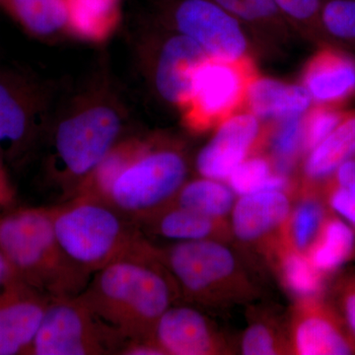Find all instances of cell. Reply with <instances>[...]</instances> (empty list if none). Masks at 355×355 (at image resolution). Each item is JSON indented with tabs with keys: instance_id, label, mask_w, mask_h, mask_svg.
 I'll list each match as a JSON object with an SVG mask.
<instances>
[{
	"instance_id": "cell-38",
	"label": "cell",
	"mask_w": 355,
	"mask_h": 355,
	"mask_svg": "<svg viewBox=\"0 0 355 355\" xmlns=\"http://www.w3.org/2000/svg\"><path fill=\"white\" fill-rule=\"evenodd\" d=\"M15 197V190L7 172L6 161L0 154V209L12 207Z\"/></svg>"
},
{
	"instance_id": "cell-23",
	"label": "cell",
	"mask_w": 355,
	"mask_h": 355,
	"mask_svg": "<svg viewBox=\"0 0 355 355\" xmlns=\"http://www.w3.org/2000/svg\"><path fill=\"white\" fill-rule=\"evenodd\" d=\"M67 32L81 41L101 44L118 29L121 0H64Z\"/></svg>"
},
{
	"instance_id": "cell-36",
	"label": "cell",
	"mask_w": 355,
	"mask_h": 355,
	"mask_svg": "<svg viewBox=\"0 0 355 355\" xmlns=\"http://www.w3.org/2000/svg\"><path fill=\"white\" fill-rule=\"evenodd\" d=\"M284 19L309 29L322 27L324 0H273Z\"/></svg>"
},
{
	"instance_id": "cell-6",
	"label": "cell",
	"mask_w": 355,
	"mask_h": 355,
	"mask_svg": "<svg viewBox=\"0 0 355 355\" xmlns=\"http://www.w3.org/2000/svg\"><path fill=\"white\" fill-rule=\"evenodd\" d=\"M189 164L181 144L149 137L144 153L114 182L109 203L140 224L174 202L188 180Z\"/></svg>"
},
{
	"instance_id": "cell-14",
	"label": "cell",
	"mask_w": 355,
	"mask_h": 355,
	"mask_svg": "<svg viewBox=\"0 0 355 355\" xmlns=\"http://www.w3.org/2000/svg\"><path fill=\"white\" fill-rule=\"evenodd\" d=\"M209 58L200 44L184 35L176 32L165 39L147 62L159 97L181 108L190 95L196 71Z\"/></svg>"
},
{
	"instance_id": "cell-5",
	"label": "cell",
	"mask_w": 355,
	"mask_h": 355,
	"mask_svg": "<svg viewBox=\"0 0 355 355\" xmlns=\"http://www.w3.org/2000/svg\"><path fill=\"white\" fill-rule=\"evenodd\" d=\"M157 248L180 297L211 309H223L256 298V286L225 242H175Z\"/></svg>"
},
{
	"instance_id": "cell-30",
	"label": "cell",
	"mask_w": 355,
	"mask_h": 355,
	"mask_svg": "<svg viewBox=\"0 0 355 355\" xmlns=\"http://www.w3.org/2000/svg\"><path fill=\"white\" fill-rule=\"evenodd\" d=\"M240 350L245 355L291 354L288 333H284L272 317L252 315L243 334Z\"/></svg>"
},
{
	"instance_id": "cell-18",
	"label": "cell",
	"mask_w": 355,
	"mask_h": 355,
	"mask_svg": "<svg viewBox=\"0 0 355 355\" xmlns=\"http://www.w3.org/2000/svg\"><path fill=\"white\" fill-rule=\"evenodd\" d=\"M144 233L160 236L175 242L217 240L232 238L229 221L211 218L193 210L171 203L140 224Z\"/></svg>"
},
{
	"instance_id": "cell-2",
	"label": "cell",
	"mask_w": 355,
	"mask_h": 355,
	"mask_svg": "<svg viewBox=\"0 0 355 355\" xmlns=\"http://www.w3.org/2000/svg\"><path fill=\"white\" fill-rule=\"evenodd\" d=\"M125 121V107L104 86L76 96L60 114L50 130L46 172L67 200L120 141Z\"/></svg>"
},
{
	"instance_id": "cell-20",
	"label": "cell",
	"mask_w": 355,
	"mask_h": 355,
	"mask_svg": "<svg viewBox=\"0 0 355 355\" xmlns=\"http://www.w3.org/2000/svg\"><path fill=\"white\" fill-rule=\"evenodd\" d=\"M313 105L303 85L257 76L248 92L245 110L261 121H277L304 114Z\"/></svg>"
},
{
	"instance_id": "cell-13",
	"label": "cell",
	"mask_w": 355,
	"mask_h": 355,
	"mask_svg": "<svg viewBox=\"0 0 355 355\" xmlns=\"http://www.w3.org/2000/svg\"><path fill=\"white\" fill-rule=\"evenodd\" d=\"M51 298L13 277L0 291V355L32 354Z\"/></svg>"
},
{
	"instance_id": "cell-39",
	"label": "cell",
	"mask_w": 355,
	"mask_h": 355,
	"mask_svg": "<svg viewBox=\"0 0 355 355\" xmlns=\"http://www.w3.org/2000/svg\"><path fill=\"white\" fill-rule=\"evenodd\" d=\"M14 277L12 270L6 256L0 250V291L6 286L7 282H10Z\"/></svg>"
},
{
	"instance_id": "cell-32",
	"label": "cell",
	"mask_w": 355,
	"mask_h": 355,
	"mask_svg": "<svg viewBox=\"0 0 355 355\" xmlns=\"http://www.w3.org/2000/svg\"><path fill=\"white\" fill-rule=\"evenodd\" d=\"M242 24L263 29L280 30L284 19L273 0H212Z\"/></svg>"
},
{
	"instance_id": "cell-12",
	"label": "cell",
	"mask_w": 355,
	"mask_h": 355,
	"mask_svg": "<svg viewBox=\"0 0 355 355\" xmlns=\"http://www.w3.org/2000/svg\"><path fill=\"white\" fill-rule=\"evenodd\" d=\"M216 130L214 137L198 154L196 168L200 177L226 182L245 159L263 150L266 123L243 110Z\"/></svg>"
},
{
	"instance_id": "cell-27",
	"label": "cell",
	"mask_w": 355,
	"mask_h": 355,
	"mask_svg": "<svg viewBox=\"0 0 355 355\" xmlns=\"http://www.w3.org/2000/svg\"><path fill=\"white\" fill-rule=\"evenodd\" d=\"M226 183L238 197L258 191L297 189L291 176L275 171L272 158L263 151L245 159L231 173Z\"/></svg>"
},
{
	"instance_id": "cell-21",
	"label": "cell",
	"mask_w": 355,
	"mask_h": 355,
	"mask_svg": "<svg viewBox=\"0 0 355 355\" xmlns=\"http://www.w3.org/2000/svg\"><path fill=\"white\" fill-rule=\"evenodd\" d=\"M261 251L270 261L282 286L296 300L316 297L326 293L329 279L313 268L307 254L282 244L277 236L266 243Z\"/></svg>"
},
{
	"instance_id": "cell-37",
	"label": "cell",
	"mask_w": 355,
	"mask_h": 355,
	"mask_svg": "<svg viewBox=\"0 0 355 355\" xmlns=\"http://www.w3.org/2000/svg\"><path fill=\"white\" fill-rule=\"evenodd\" d=\"M120 355H165L155 340H127Z\"/></svg>"
},
{
	"instance_id": "cell-15",
	"label": "cell",
	"mask_w": 355,
	"mask_h": 355,
	"mask_svg": "<svg viewBox=\"0 0 355 355\" xmlns=\"http://www.w3.org/2000/svg\"><path fill=\"white\" fill-rule=\"evenodd\" d=\"M154 340L165 355L231 354L223 336L200 311L177 303L158 320Z\"/></svg>"
},
{
	"instance_id": "cell-8",
	"label": "cell",
	"mask_w": 355,
	"mask_h": 355,
	"mask_svg": "<svg viewBox=\"0 0 355 355\" xmlns=\"http://www.w3.org/2000/svg\"><path fill=\"white\" fill-rule=\"evenodd\" d=\"M50 102L37 79L0 69V154L6 163L24 164L49 128Z\"/></svg>"
},
{
	"instance_id": "cell-28",
	"label": "cell",
	"mask_w": 355,
	"mask_h": 355,
	"mask_svg": "<svg viewBox=\"0 0 355 355\" xmlns=\"http://www.w3.org/2000/svg\"><path fill=\"white\" fill-rule=\"evenodd\" d=\"M303 116H288L282 120L268 121L263 153L272 158L275 171L291 176L292 170L302 155Z\"/></svg>"
},
{
	"instance_id": "cell-17",
	"label": "cell",
	"mask_w": 355,
	"mask_h": 355,
	"mask_svg": "<svg viewBox=\"0 0 355 355\" xmlns=\"http://www.w3.org/2000/svg\"><path fill=\"white\" fill-rule=\"evenodd\" d=\"M302 85L313 105L343 108L355 97V58L334 46L320 49L303 70Z\"/></svg>"
},
{
	"instance_id": "cell-35",
	"label": "cell",
	"mask_w": 355,
	"mask_h": 355,
	"mask_svg": "<svg viewBox=\"0 0 355 355\" xmlns=\"http://www.w3.org/2000/svg\"><path fill=\"white\" fill-rule=\"evenodd\" d=\"M321 25L336 38L355 41V0H326Z\"/></svg>"
},
{
	"instance_id": "cell-7",
	"label": "cell",
	"mask_w": 355,
	"mask_h": 355,
	"mask_svg": "<svg viewBox=\"0 0 355 355\" xmlns=\"http://www.w3.org/2000/svg\"><path fill=\"white\" fill-rule=\"evenodd\" d=\"M258 76L250 55L231 60L207 58L179 109L184 127L196 133L209 132L245 110L250 86Z\"/></svg>"
},
{
	"instance_id": "cell-31",
	"label": "cell",
	"mask_w": 355,
	"mask_h": 355,
	"mask_svg": "<svg viewBox=\"0 0 355 355\" xmlns=\"http://www.w3.org/2000/svg\"><path fill=\"white\" fill-rule=\"evenodd\" d=\"M321 193L330 211L355 227V159L331 175L322 184Z\"/></svg>"
},
{
	"instance_id": "cell-10",
	"label": "cell",
	"mask_w": 355,
	"mask_h": 355,
	"mask_svg": "<svg viewBox=\"0 0 355 355\" xmlns=\"http://www.w3.org/2000/svg\"><path fill=\"white\" fill-rule=\"evenodd\" d=\"M159 19L202 46L209 57L237 60L249 55L242 23L212 0H153Z\"/></svg>"
},
{
	"instance_id": "cell-29",
	"label": "cell",
	"mask_w": 355,
	"mask_h": 355,
	"mask_svg": "<svg viewBox=\"0 0 355 355\" xmlns=\"http://www.w3.org/2000/svg\"><path fill=\"white\" fill-rule=\"evenodd\" d=\"M15 22L30 34L49 38L67 32L64 0H13Z\"/></svg>"
},
{
	"instance_id": "cell-22",
	"label": "cell",
	"mask_w": 355,
	"mask_h": 355,
	"mask_svg": "<svg viewBox=\"0 0 355 355\" xmlns=\"http://www.w3.org/2000/svg\"><path fill=\"white\" fill-rule=\"evenodd\" d=\"M306 254L313 268L330 279L345 263L355 260V227L329 212L317 239Z\"/></svg>"
},
{
	"instance_id": "cell-19",
	"label": "cell",
	"mask_w": 355,
	"mask_h": 355,
	"mask_svg": "<svg viewBox=\"0 0 355 355\" xmlns=\"http://www.w3.org/2000/svg\"><path fill=\"white\" fill-rule=\"evenodd\" d=\"M355 159V112L347 111L343 121L302 162L299 188L321 190L322 184L347 161Z\"/></svg>"
},
{
	"instance_id": "cell-16",
	"label": "cell",
	"mask_w": 355,
	"mask_h": 355,
	"mask_svg": "<svg viewBox=\"0 0 355 355\" xmlns=\"http://www.w3.org/2000/svg\"><path fill=\"white\" fill-rule=\"evenodd\" d=\"M297 190L263 191L238 197L229 216L231 235L245 245L265 246L291 214Z\"/></svg>"
},
{
	"instance_id": "cell-26",
	"label": "cell",
	"mask_w": 355,
	"mask_h": 355,
	"mask_svg": "<svg viewBox=\"0 0 355 355\" xmlns=\"http://www.w3.org/2000/svg\"><path fill=\"white\" fill-rule=\"evenodd\" d=\"M236 200L234 191L226 182L200 177L187 181L173 203L211 218L229 221Z\"/></svg>"
},
{
	"instance_id": "cell-34",
	"label": "cell",
	"mask_w": 355,
	"mask_h": 355,
	"mask_svg": "<svg viewBox=\"0 0 355 355\" xmlns=\"http://www.w3.org/2000/svg\"><path fill=\"white\" fill-rule=\"evenodd\" d=\"M326 296L355 343V272L338 275L327 287Z\"/></svg>"
},
{
	"instance_id": "cell-11",
	"label": "cell",
	"mask_w": 355,
	"mask_h": 355,
	"mask_svg": "<svg viewBox=\"0 0 355 355\" xmlns=\"http://www.w3.org/2000/svg\"><path fill=\"white\" fill-rule=\"evenodd\" d=\"M287 333L291 354H355L354 340L326 293L296 300Z\"/></svg>"
},
{
	"instance_id": "cell-3",
	"label": "cell",
	"mask_w": 355,
	"mask_h": 355,
	"mask_svg": "<svg viewBox=\"0 0 355 355\" xmlns=\"http://www.w3.org/2000/svg\"><path fill=\"white\" fill-rule=\"evenodd\" d=\"M0 250L14 277L50 298L78 296L92 277L62 249L49 207L0 212Z\"/></svg>"
},
{
	"instance_id": "cell-1",
	"label": "cell",
	"mask_w": 355,
	"mask_h": 355,
	"mask_svg": "<svg viewBox=\"0 0 355 355\" xmlns=\"http://www.w3.org/2000/svg\"><path fill=\"white\" fill-rule=\"evenodd\" d=\"M77 297L127 340H154L158 320L181 298L151 242L93 273Z\"/></svg>"
},
{
	"instance_id": "cell-24",
	"label": "cell",
	"mask_w": 355,
	"mask_h": 355,
	"mask_svg": "<svg viewBox=\"0 0 355 355\" xmlns=\"http://www.w3.org/2000/svg\"><path fill=\"white\" fill-rule=\"evenodd\" d=\"M329 212L321 191L298 188L291 214L279 229L277 238L287 247L306 254L317 239Z\"/></svg>"
},
{
	"instance_id": "cell-9",
	"label": "cell",
	"mask_w": 355,
	"mask_h": 355,
	"mask_svg": "<svg viewBox=\"0 0 355 355\" xmlns=\"http://www.w3.org/2000/svg\"><path fill=\"white\" fill-rule=\"evenodd\" d=\"M125 340L77 296L51 298L35 338L32 355H120Z\"/></svg>"
},
{
	"instance_id": "cell-4",
	"label": "cell",
	"mask_w": 355,
	"mask_h": 355,
	"mask_svg": "<svg viewBox=\"0 0 355 355\" xmlns=\"http://www.w3.org/2000/svg\"><path fill=\"white\" fill-rule=\"evenodd\" d=\"M49 211L62 249L90 275L150 242L137 222L103 200L77 196Z\"/></svg>"
},
{
	"instance_id": "cell-40",
	"label": "cell",
	"mask_w": 355,
	"mask_h": 355,
	"mask_svg": "<svg viewBox=\"0 0 355 355\" xmlns=\"http://www.w3.org/2000/svg\"><path fill=\"white\" fill-rule=\"evenodd\" d=\"M0 9L6 13L11 19L15 21V11H14L13 0H0Z\"/></svg>"
},
{
	"instance_id": "cell-33",
	"label": "cell",
	"mask_w": 355,
	"mask_h": 355,
	"mask_svg": "<svg viewBox=\"0 0 355 355\" xmlns=\"http://www.w3.org/2000/svg\"><path fill=\"white\" fill-rule=\"evenodd\" d=\"M347 111L336 107L312 105L303 116V151L306 154L323 141L343 121Z\"/></svg>"
},
{
	"instance_id": "cell-25",
	"label": "cell",
	"mask_w": 355,
	"mask_h": 355,
	"mask_svg": "<svg viewBox=\"0 0 355 355\" xmlns=\"http://www.w3.org/2000/svg\"><path fill=\"white\" fill-rule=\"evenodd\" d=\"M149 137H125L116 142V146L84 180L71 198L80 196L109 202L110 191L114 182L144 153L148 144Z\"/></svg>"
}]
</instances>
